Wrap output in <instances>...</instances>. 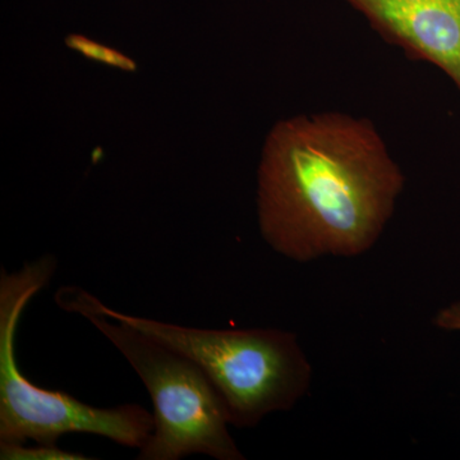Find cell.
<instances>
[{"label": "cell", "instance_id": "6da1fadb", "mask_svg": "<svg viewBox=\"0 0 460 460\" xmlns=\"http://www.w3.org/2000/svg\"><path fill=\"white\" fill-rule=\"evenodd\" d=\"M405 178L366 118L298 115L271 129L259 169L260 232L296 262L357 257L377 243Z\"/></svg>", "mask_w": 460, "mask_h": 460}, {"label": "cell", "instance_id": "7a4b0ae2", "mask_svg": "<svg viewBox=\"0 0 460 460\" xmlns=\"http://www.w3.org/2000/svg\"><path fill=\"white\" fill-rule=\"evenodd\" d=\"M56 304L89 321L122 354L146 386L155 429L138 460H181L204 454L217 460H243L229 432L219 396L201 368L162 341L108 317L95 296L77 286L59 288Z\"/></svg>", "mask_w": 460, "mask_h": 460}, {"label": "cell", "instance_id": "3957f363", "mask_svg": "<svg viewBox=\"0 0 460 460\" xmlns=\"http://www.w3.org/2000/svg\"><path fill=\"white\" fill-rule=\"evenodd\" d=\"M95 304L195 362L234 428H255L269 414L292 410L313 384V366L296 335L286 330L190 328L119 313L98 296Z\"/></svg>", "mask_w": 460, "mask_h": 460}, {"label": "cell", "instance_id": "277c9868", "mask_svg": "<svg viewBox=\"0 0 460 460\" xmlns=\"http://www.w3.org/2000/svg\"><path fill=\"white\" fill-rule=\"evenodd\" d=\"M56 257L44 255L18 271L0 272V444L57 445L66 434L102 436L142 449L155 429L154 414L138 404L98 408L58 390L35 385L21 372L16 334L30 301L49 286Z\"/></svg>", "mask_w": 460, "mask_h": 460}, {"label": "cell", "instance_id": "5b68a950", "mask_svg": "<svg viewBox=\"0 0 460 460\" xmlns=\"http://www.w3.org/2000/svg\"><path fill=\"white\" fill-rule=\"evenodd\" d=\"M389 44L445 72L460 90V0H345Z\"/></svg>", "mask_w": 460, "mask_h": 460}, {"label": "cell", "instance_id": "8992f818", "mask_svg": "<svg viewBox=\"0 0 460 460\" xmlns=\"http://www.w3.org/2000/svg\"><path fill=\"white\" fill-rule=\"evenodd\" d=\"M66 47L77 51L81 56L102 63V65L126 72H135L137 69V65L132 58L124 56L120 51L107 47V45L100 44V42L86 38V36L72 33L66 39Z\"/></svg>", "mask_w": 460, "mask_h": 460}, {"label": "cell", "instance_id": "52a82bcc", "mask_svg": "<svg viewBox=\"0 0 460 460\" xmlns=\"http://www.w3.org/2000/svg\"><path fill=\"white\" fill-rule=\"evenodd\" d=\"M2 460H87L83 454L68 453L59 449L58 445L38 444L25 447V444H0Z\"/></svg>", "mask_w": 460, "mask_h": 460}, {"label": "cell", "instance_id": "ba28073f", "mask_svg": "<svg viewBox=\"0 0 460 460\" xmlns=\"http://www.w3.org/2000/svg\"><path fill=\"white\" fill-rule=\"evenodd\" d=\"M435 325L445 330H460V304L440 311L435 317Z\"/></svg>", "mask_w": 460, "mask_h": 460}]
</instances>
